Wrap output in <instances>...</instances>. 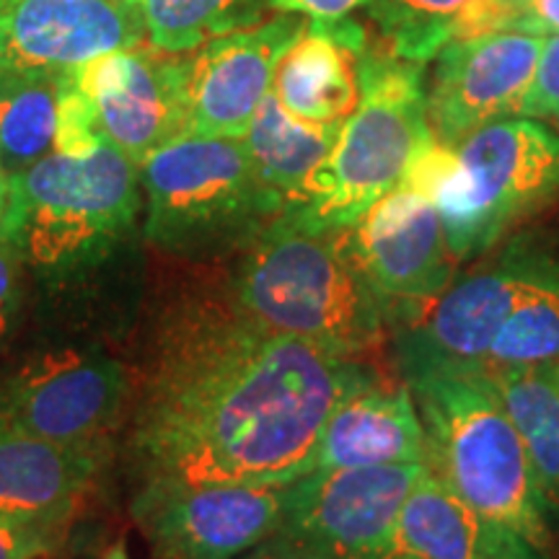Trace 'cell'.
Wrapping results in <instances>:
<instances>
[{
  "label": "cell",
  "instance_id": "13",
  "mask_svg": "<svg viewBox=\"0 0 559 559\" xmlns=\"http://www.w3.org/2000/svg\"><path fill=\"white\" fill-rule=\"evenodd\" d=\"M358 270L389 313L430 304L456 280L443 221L428 194L402 185L345 228Z\"/></svg>",
  "mask_w": 559,
  "mask_h": 559
},
{
  "label": "cell",
  "instance_id": "21",
  "mask_svg": "<svg viewBox=\"0 0 559 559\" xmlns=\"http://www.w3.org/2000/svg\"><path fill=\"white\" fill-rule=\"evenodd\" d=\"M340 128L342 122L300 120L270 91L241 140L260 179L283 200V207L300 210L309 202L313 177L337 143Z\"/></svg>",
  "mask_w": 559,
  "mask_h": 559
},
{
  "label": "cell",
  "instance_id": "20",
  "mask_svg": "<svg viewBox=\"0 0 559 559\" xmlns=\"http://www.w3.org/2000/svg\"><path fill=\"white\" fill-rule=\"evenodd\" d=\"M102 461L96 453L47 443L0 417V515L66 526Z\"/></svg>",
  "mask_w": 559,
  "mask_h": 559
},
{
  "label": "cell",
  "instance_id": "34",
  "mask_svg": "<svg viewBox=\"0 0 559 559\" xmlns=\"http://www.w3.org/2000/svg\"><path fill=\"white\" fill-rule=\"evenodd\" d=\"M102 559H130V551H128V547H124V542H117V544H111L107 551H104Z\"/></svg>",
  "mask_w": 559,
  "mask_h": 559
},
{
  "label": "cell",
  "instance_id": "32",
  "mask_svg": "<svg viewBox=\"0 0 559 559\" xmlns=\"http://www.w3.org/2000/svg\"><path fill=\"white\" fill-rule=\"evenodd\" d=\"M239 559H326V557L313 555L309 549H300L296 544H288L277 539V536H272V539L262 542L260 547L247 551V555H241Z\"/></svg>",
  "mask_w": 559,
  "mask_h": 559
},
{
  "label": "cell",
  "instance_id": "12",
  "mask_svg": "<svg viewBox=\"0 0 559 559\" xmlns=\"http://www.w3.org/2000/svg\"><path fill=\"white\" fill-rule=\"evenodd\" d=\"M304 26L296 13H283L179 55L181 135H247L270 94L280 58Z\"/></svg>",
  "mask_w": 559,
  "mask_h": 559
},
{
  "label": "cell",
  "instance_id": "11",
  "mask_svg": "<svg viewBox=\"0 0 559 559\" xmlns=\"http://www.w3.org/2000/svg\"><path fill=\"white\" fill-rule=\"evenodd\" d=\"M428 464L311 469L293 481L277 539L326 559H391L412 487Z\"/></svg>",
  "mask_w": 559,
  "mask_h": 559
},
{
  "label": "cell",
  "instance_id": "15",
  "mask_svg": "<svg viewBox=\"0 0 559 559\" xmlns=\"http://www.w3.org/2000/svg\"><path fill=\"white\" fill-rule=\"evenodd\" d=\"M68 79L88 102L96 132L138 166L181 135L179 55L143 41L70 68Z\"/></svg>",
  "mask_w": 559,
  "mask_h": 559
},
{
  "label": "cell",
  "instance_id": "31",
  "mask_svg": "<svg viewBox=\"0 0 559 559\" xmlns=\"http://www.w3.org/2000/svg\"><path fill=\"white\" fill-rule=\"evenodd\" d=\"M270 9H277L283 13H296V16H309L321 21L345 19L347 13L370 5L373 0H267Z\"/></svg>",
  "mask_w": 559,
  "mask_h": 559
},
{
  "label": "cell",
  "instance_id": "33",
  "mask_svg": "<svg viewBox=\"0 0 559 559\" xmlns=\"http://www.w3.org/2000/svg\"><path fill=\"white\" fill-rule=\"evenodd\" d=\"M9 185H11V177H9V171H5L3 158H0V215H3L5 200H9Z\"/></svg>",
  "mask_w": 559,
  "mask_h": 559
},
{
  "label": "cell",
  "instance_id": "16",
  "mask_svg": "<svg viewBox=\"0 0 559 559\" xmlns=\"http://www.w3.org/2000/svg\"><path fill=\"white\" fill-rule=\"evenodd\" d=\"M143 41L138 0H0V68L58 73Z\"/></svg>",
  "mask_w": 559,
  "mask_h": 559
},
{
  "label": "cell",
  "instance_id": "26",
  "mask_svg": "<svg viewBox=\"0 0 559 559\" xmlns=\"http://www.w3.org/2000/svg\"><path fill=\"white\" fill-rule=\"evenodd\" d=\"M559 362V277L510 313L481 366Z\"/></svg>",
  "mask_w": 559,
  "mask_h": 559
},
{
  "label": "cell",
  "instance_id": "3",
  "mask_svg": "<svg viewBox=\"0 0 559 559\" xmlns=\"http://www.w3.org/2000/svg\"><path fill=\"white\" fill-rule=\"evenodd\" d=\"M230 296L280 334L362 360L386 340L389 306L347 249L345 228L280 213L239 254Z\"/></svg>",
  "mask_w": 559,
  "mask_h": 559
},
{
  "label": "cell",
  "instance_id": "22",
  "mask_svg": "<svg viewBox=\"0 0 559 559\" xmlns=\"http://www.w3.org/2000/svg\"><path fill=\"white\" fill-rule=\"evenodd\" d=\"M474 368L508 412L539 481L559 508V362Z\"/></svg>",
  "mask_w": 559,
  "mask_h": 559
},
{
  "label": "cell",
  "instance_id": "28",
  "mask_svg": "<svg viewBox=\"0 0 559 559\" xmlns=\"http://www.w3.org/2000/svg\"><path fill=\"white\" fill-rule=\"evenodd\" d=\"M62 526L0 515V559H37L60 542Z\"/></svg>",
  "mask_w": 559,
  "mask_h": 559
},
{
  "label": "cell",
  "instance_id": "8",
  "mask_svg": "<svg viewBox=\"0 0 559 559\" xmlns=\"http://www.w3.org/2000/svg\"><path fill=\"white\" fill-rule=\"evenodd\" d=\"M132 400V373L96 347L39 349L0 376V417L62 449L104 459Z\"/></svg>",
  "mask_w": 559,
  "mask_h": 559
},
{
  "label": "cell",
  "instance_id": "25",
  "mask_svg": "<svg viewBox=\"0 0 559 559\" xmlns=\"http://www.w3.org/2000/svg\"><path fill=\"white\" fill-rule=\"evenodd\" d=\"M469 0H373L389 52L409 62H428L449 45L451 21Z\"/></svg>",
  "mask_w": 559,
  "mask_h": 559
},
{
  "label": "cell",
  "instance_id": "18",
  "mask_svg": "<svg viewBox=\"0 0 559 559\" xmlns=\"http://www.w3.org/2000/svg\"><path fill=\"white\" fill-rule=\"evenodd\" d=\"M362 50L366 45L358 24L313 19L280 58L270 91L300 120L345 122L360 99Z\"/></svg>",
  "mask_w": 559,
  "mask_h": 559
},
{
  "label": "cell",
  "instance_id": "29",
  "mask_svg": "<svg viewBox=\"0 0 559 559\" xmlns=\"http://www.w3.org/2000/svg\"><path fill=\"white\" fill-rule=\"evenodd\" d=\"M502 32L559 34V0H492Z\"/></svg>",
  "mask_w": 559,
  "mask_h": 559
},
{
  "label": "cell",
  "instance_id": "5",
  "mask_svg": "<svg viewBox=\"0 0 559 559\" xmlns=\"http://www.w3.org/2000/svg\"><path fill=\"white\" fill-rule=\"evenodd\" d=\"M402 181L436 202L453 260H474L559 192V132L508 117L474 130L456 148L430 138Z\"/></svg>",
  "mask_w": 559,
  "mask_h": 559
},
{
  "label": "cell",
  "instance_id": "19",
  "mask_svg": "<svg viewBox=\"0 0 559 559\" xmlns=\"http://www.w3.org/2000/svg\"><path fill=\"white\" fill-rule=\"evenodd\" d=\"M391 559H549L523 536L487 519L432 469L423 472L404 502Z\"/></svg>",
  "mask_w": 559,
  "mask_h": 559
},
{
  "label": "cell",
  "instance_id": "24",
  "mask_svg": "<svg viewBox=\"0 0 559 559\" xmlns=\"http://www.w3.org/2000/svg\"><path fill=\"white\" fill-rule=\"evenodd\" d=\"M264 3L267 0H138L145 39L166 55H187L210 39L254 26Z\"/></svg>",
  "mask_w": 559,
  "mask_h": 559
},
{
  "label": "cell",
  "instance_id": "23",
  "mask_svg": "<svg viewBox=\"0 0 559 559\" xmlns=\"http://www.w3.org/2000/svg\"><path fill=\"white\" fill-rule=\"evenodd\" d=\"M66 70L0 68V158L9 177L55 148Z\"/></svg>",
  "mask_w": 559,
  "mask_h": 559
},
{
  "label": "cell",
  "instance_id": "10",
  "mask_svg": "<svg viewBox=\"0 0 559 559\" xmlns=\"http://www.w3.org/2000/svg\"><path fill=\"white\" fill-rule=\"evenodd\" d=\"M293 481H143L132 519L153 559H239L277 534Z\"/></svg>",
  "mask_w": 559,
  "mask_h": 559
},
{
  "label": "cell",
  "instance_id": "14",
  "mask_svg": "<svg viewBox=\"0 0 559 559\" xmlns=\"http://www.w3.org/2000/svg\"><path fill=\"white\" fill-rule=\"evenodd\" d=\"M544 39L539 34L495 32L445 45L428 88L432 138L456 148L474 130L519 117Z\"/></svg>",
  "mask_w": 559,
  "mask_h": 559
},
{
  "label": "cell",
  "instance_id": "27",
  "mask_svg": "<svg viewBox=\"0 0 559 559\" xmlns=\"http://www.w3.org/2000/svg\"><path fill=\"white\" fill-rule=\"evenodd\" d=\"M521 117L559 124V34L544 39L539 66L523 99Z\"/></svg>",
  "mask_w": 559,
  "mask_h": 559
},
{
  "label": "cell",
  "instance_id": "7",
  "mask_svg": "<svg viewBox=\"0 0 559 559\" xmlns=\"http://www.w3.org/2000/svg\"><path fill=\"white\" fill-rule=\"evenodd\" d=\"M358 79L360 99L313 177L309 202L288 210L313 226H353L400 187L419 148L432 138L419 62L362 50Z\"/></svg>",
  "mask_w": 559,
  "mask_h": 559
},
{
  "label": "cell",
  "instance_id": "6",
  "mask_svg": "<svg viewBox=\"0 0 559 559\" xmlns=\"http://www.w3.org/2000/svg\"><path fill=\"white\" fill-rule=\"evenodd\" d=\"M151 247L207 264L241 254L283 213L239 138L179 135L140 164Z\"/></svg>",
  "mask_w": 559,
  "mask_h": 559
},
{
  "label": "cell",
  "instance_id": "4",
  "mask_svg": "<svg viewBox=\"0 0 559 559\" xmlns=\"http://www.w3.org/2000/svg\"><path fill=\"white\" fill-rule=\"evenodd\" d=\"M140 202V166L107 140L52 151L11 177L0 239L41 283L79 285L132 239Z\"/></svg>",
  "mask_w": 559,
  "mask_h": 559
},
{
  "label": "cell",
  "instance_id": "17",
  "mask_svg": "<svg viewBox=\"0 0 559 559\" xmlns=\"http://www.w3.org/2000/svg\"><path fill=\"white\" fill-rule=\"evenodd\" d=\"M428 464V436L407 383L379 376L349 389L321 428L313 469Z\"/></svg>",
  "mask_w": 559,
  "mask_h": 559
},
{
  "label": "cell",
  "instance_id": "30",
  "mask_svg": "<svg viewBox=\"0 0 559 559\" xmlns=\"http://www.w3.org/2000/svg\"><path fill=\"white\" fill-rule=\"evenodd\" d=\"M24 264L9 243L0 239V349L9 345L24 306Z\"/></svg>",
  "mask_w": 559,
  "mask_h": 559
},
{
  "label": "cell",
  "instance_id": "2",
  "mask_svg": "<svg viewBox=\"0 0 559 559\" xmlns=\"http://www.w3.org/2000/svg\"><path fill=\"white\" fill-rule=\"evenodd\" d=\"M428 436L430 469L461 500L549 557L559 508L498 396L474 366L400 362Z\"/></svg>",
  "mask_w": 559,
  "mask_h": 559
},
{
  "label": "cell",
  "instance_id": "1",
  "mask_svg": "<svg viewBox=\"0 0 559 559\" xmlns=\"http://www.w3.org/2000/svg\"><path fill=\"white\" fill-rule=\"evenodd\" d=\"M373 376L366 360L260 324L230 290L185 293L132 379V459L143 481H296L334 404Z\"/></svg>",
  "mask_w": 559,
  "mask_h": 559
},
{
  "label": "cell",
  "instance_id": "9",
  "mask_svg": "<svg viewBox=\"0 0 559 559\" xmlns=\"http://www.w3.org/2000/svg\"><path fill=\"white\" fill-rule=\"evenodd\" d=\"M559 277V262L528 243H513L495 262L453 283L430 304L402 309L396 362L481 366L523 300Z\"/></svg>",
  "mask_w": 559,
  "mask_h": 559
}]
</instances>
